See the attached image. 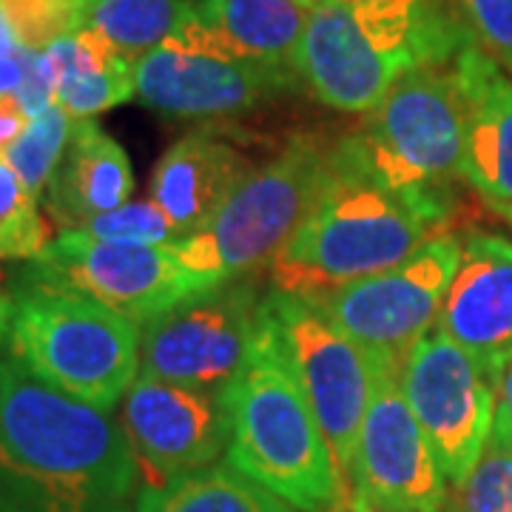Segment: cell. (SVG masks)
Returning a JSON list of instances; mask_svg holds the SVG:
<instances>
[{"mask_svg":"<svg viewBox=\"0 0 512 512\" xmlns=\"http://www.w3.org/2000/svg\"><path fill=\"white\" fill-rule=\"evenodd\" d=\"M137 476L123 421L0 353V512H128Z\"/></svg>","mask_w":512,"mask_h":512,"instance_id":"6da1fadb","label":"cell"},{"mask_svg":"<svg viewBox=\"0 0 512 512\" xmlns=\"http://www.w3.org/2000/svg\"><path fill=\"white\" fill-rule=\"evenodd\" d=\"M450 214L453 202L384 183L348 134L330 146L328 174L311 211L271 262L274 288L311 299L384 274L441 234Z\"/></svg>","mask_w":512,"mask_h":512,"instance_id":"7a4b0ae2","label":"cell"},{"mask_svg":"<svg viewBox=\"0 0 512 512\" xmlns=\"http://www.w3.org/2000/svg\"><path fill=\"white\" fill-rule=\"evenodd\" d=\"M220 402L234 470L299 512H330L345 501L336 458L265 305L251 353Z\"/></svg>","mask_w":512,"mask_h":512,"instance_id":"3957f363","label":"cell"},{"mask_svg":"<svg viewBox=\"0 0 512 512\" xmlns=\"http://www.w3.org/2000/svg\"><path fill=\"white\" fill-rule=\"evenodd\" d=\"M476 46L444 0L410 12L313 6L293 69L328 109L367 114L416 66L450 63Z\"/></svg>","mask_w":512,"mask_h":512,"instance_id":"277c9868","label":"cell"},{"mask_svg":"<svg viewBox=\"0 0 512 512\" xmlns=\"http://www.w3.org/2000/svg\"><path fill=\"white\" fill-rule=\"evenodd\" d=\"M9 296L6 353L43 384L111 413L140 373V325L63 288L23 282Z\"/></svg>","mask_w":512,"mask_h":512,"instance_id":"5b68a950","label":"cell"},{"mask_svg":"<svg viewBox=\"0 0 512 512\" xmlns=\"http://www.w3.org/2000/svg\"><path fill=\"white\" fill-rule=\"evenodd\" d=\"M330 148L313 134H293L268 163L256 165L214 220L177 251L194 274L217 282L254 276L271 265L311 211L328 174Z\"/></svg>","mask_w":512,"mask_h":512,"instance_id":"8992f818","label":"cell"},{"mask_svg":"<svg viewBox=\"0 0 512 512\" xmlns=\"http://www.w3.org/2000/svg\"><path fill=\"white\" fill-rule=\"evenodd\" d=\"M353 137L384 183L450 202L464 157V97L453 60L399 77Z\"/></svg>","mask_w":512,"mask_h":512,"instance_id":"52a82bcc","label":"cell"},{"mask_svg":"<svg viewBox=\"0 0 512 512\" xmlns=\"http://www.w3.org/2000/svg\"><path fill=\"white\" fill-rule=\"evenodd\" d=\"M262 305L328 439L342 487L348 484L350 490V470L367 407L373 402L379 376L396 367L373 359L305 296L274 288L262 296Z\"/></svg>","mask_w":512,"mask_h":512,"instance_id":"ba28073f","label":"cell"},{"mask_svg":"<svg viewBox=\"0 0 512 512\" xmlns=\"http://www.w3.org/2000/svg\"><path fill=\"white\" fill-rule=\"evenodd\" d=\"M458 259L461 239L441 231L396 268L311 296V302L373 359L402 370L407 353L436 328Z\"/></svg>","mask_w":512,"mask_h":512,"instance_id":"9c48e42d","label":"cell"},{"mask_svg":"<svg viewBox=\"0 0 512 512\" xmlns=\"http://www.w3.org/2000/svg\"><path fill=\"white\" fill-rule=\"evenodd\" d=\"M23 282L92 296L137 325L171 311L194 293L222 285L211 276L194 274L180 259L177 242H103L86 231H63L52 239L32 259Z\"/></svg>","mask_w":512,"mask_h":512,"instance_id":"30bf717a","label":"cell"},{"mask_svg":"<svg viewBox=\"0 0 512 512\" xmlns=\"http://www.w3.org/2000/svg\"><path fill=\"white\" fill-rule=\"evenodd\" d=\"M262 296L254 276L194 293L140 325V373L217 393L237 379L254 345Z\"/></svg>","mask_w":512,"mask_h":512,"instance_id":"8fae6325","label":"cell"},{"mask_svg":"<svg viewBox=\"0 0 512 512\" xmlns=\"http://www.w3.org/2000/svg\"><path fill=\"white\" fill-rule=\"evenodd\" d=\"M399 384L444 478L461 487L493 439L498 402L490 373L476 356L433 328L407 353Z\"/></svg>","mask_w":512,"mask_h":512,"instance_id":"7c38bea8","label":"cell"},{"mask_svg":"<svg viewBox=\"0 0 512 512\" xmlns=\"http://www.w3.org/2000/svg\"><path fill=\"white\" fill-rule=\"evenodd\" d=\"M302 86L282 66L185 52L163 43L134 60V94L148 109L177 120L234 117Z\"/></svg>","mask_w":512,"mask_h":512,"instance_id":"4fadbf2b","label":"cell"},{"mask_svg":"<svg viewBox=\"0 0 512 512\" xmlns=\"http://www.w3.org/2000/svg\"><path fill=\"white\" fill-rule=\"evenodd\" d=\"M350 493L399 510L441 512L447 504V478L404 399L399 370L379 376L359 430Z\"/></svg>","mask_w":512,"mask_h":512,"instance_id":"5bb4252c","label":"cell"},{"mask_svg":"<svg viewBox=\"0 0 512 512\" xmlns=\"http://www.w3.org/2000/svg\"><path fill=\"white\" fill-rule=\"evenodd\" d=\"M120 421L146 487L211 467L228 450L222 402L208 390L137 376Z\"/></svg>","mask_w":512,"mask_h":512,"instance_id":"9a60e30c","label":"cell"},{"mask_svg":"<svg viewBox=\"0 0 512 512\" xmlns=\"http://www.w3.org/2000/svg\"><path fill=\"white\" fill-rule=\"evenodd\" d=\"M436 328L476 356L493 379L512 350V242L473 231L461 239V259L444 296Z\"/></svg>","mask_w":512,"mask_h":512,"instance_id":"2e32d148","label":"cell"},{"mask_svg":"<svg viewBox=\"0 0 512 512\" xmlns=\"http://www.w3.org/2000/svg\"><path fill=\"white\" fill-rule=\"evenodd\" d=\"M311 9L305 0H188L180 29L165 43L185 52L293 69Z\"/></svg>","mask_w":512,"mask_h":512,"instance_id":"e0dca14e","label":"cell"},{"mask_svg":"<svg viewBox=\"0 0 512 512\" xmlns=\"http://www.w3.org/2000/svg\"><path fill=\"white\" fill-rule=\"evenodd\" d=\"M464 97L461 177L504 217L512 214V80L487 52L467 46L453 57Z\"/></svg>","mask_w":512,"mask_h":512,"instance_id":"ac0fdd59","label":"cell"},{"mask_svg":"<svg viewBox=\"0 0 512 512\" xmlns=\"http://www.w3.org/2000/svg\"><path fill=\"white\" fill-rule=\"evenodd\" d=\"M254 168V160L231 140L194 131L165 148L151 174V200L180 239L191 237L214 220Z\"/></svg>","mask_w":512,"mask_h":512,"instance_id":"d6986e66","label":"cell"},{"mask_svg":"<svg viewBox=\"0 0 512 512\" xmlns=\"http://www.w3.org/2000/svg\"><path fill=\"white\" fill-rule=\"evenodd\" d=\"M134 171L123 146L94 120H77L43 205L60 231H77L86 222L131 200Z\"/></svg>","mask_w":512,"mask_h":512,"instance_id":"ffe728a7","label":"cell"},{"mask_svg":"<svg viewBox=\"0 0 512 512\" xmlns=\"http://www.w3.org/2000/svg\"><path fill=\"white\" fill-rule=\"evenodd\" d=\"M43 55L55 72V106L74 120H92L134 97V60L92 29L60 37Z\"/></svg>","mask_w":512,"mask_h":512,"instance_id":"44dd1931","label":"cell"},{"mask_svg":"<svg viewBox=\"0 0 512 512\" xmlns=\"http://www.w3.org/2000/svg\"><path fill=\"white\" fill-rule=\"evenodd\" d=\"M134 512H296L271 490L242 476L231 464H211L171 478L157 487H140Z\"/></svg>","mask_w":512,"mask_h":512,"instance_id":"7402d4cb","label":"cell"},{"mask_svg":"<svg viewBox=\"0 0 512 512\" xmlns=\"http://www.w3.org/2000/svg\"><path fill=\"white\" fill-rule=\"evenodd\" d=\"M188 0H83V29L137 60L163 46L180 29Z\"/></svg>","mask_w":512,"mask_h":512,"instance_id":"603a6c76","label":"cell"},{"mask_svg":"<svg viewBox=\"0 0 512 512\" xmlns=\"http://www.w3.org/2000/svg\"><path fill=\"white\" fill-rule=\"evenodd\" d=\"M74 123L77 120L72 114H66L60 106H52L49 111L32 117L26 131L3 154V163L18 174L20 183L29 188V194L37 202L46 194L57 163L72 140Z\"/></svg>","mask_w":512,"mask_h":512,"instance_id":"cb8c5ba5","label":"cell"},{"mask_svg":"<svg viewBox=\"0 0 512 512\" xmlns=\"http://www.w3.org/2000/svg\"><path fill=\"white\" fill-rule=\"evenodd\" d=\"M49 242V222L40 214V202L0 160V259H37Z\"/></svg>","mask_w":512,"mask_h":512,"instance_id":"d4e9b609","label":"cell"},{"mask_svg":"<svg viewBox=\"0 0 512 512\" xmlns=\"http://www.w3.org/2000/svg\"><path fill=\"white\" fill-rule=\"evenodd\" d=\"M0 12L26 52H46L83 29V0H0Z\"/></svg>","mask_w":512,"mask_h":512,"instance_id":"484cf974","label":"cell"},{"mask_svg":"<svg viewBox=\"0 0 512 512\" xmlns=\"http://www.w3.org/2000/svg\"><path fill=\"white\" fill-rule=\"evenodd\" d=\"M461 512H512V444L498 430L461 487Z\"/></svg>","mask_w":512,"mask_h":512,"instance_id":"4316f807","label":"cell"},{"mask_svg":"<svg viewBox=\"0 0 512 512\" xmlns=\"http://www.w3.org/2000/svg\"><path fill=\"white\" fill-rule=\"evenodd\" d=\"M77 231H86L89 237L103 242H137V245H168L180 239L171 220L154 205V200H128L126 205L94 217Z\"/></svg>","mask_w":512,"mask_h":512,"instance_id":"83f0119b","label":"cell"},{"mask_svg":"<svg viewBox=\"0 0 512 512\" xmlns=\"http://www.w3.org/2000/svg\"><path fill=\"white\" fill-rule=\"evenodd\" d=\"M470 40L512 74V0H444Z\"/></svg>","mask_w":512,"mask_h":512,"instance_id":"f1b7e54d","label":"cell"},{"mask_svg":"<svg viewBox=\"0 0 512 512\" xmlns=\"http://www.w3.org/2000/svg\"><path fill=\"white\" fill-rule=\"evenodd\" d=\"M18 100L23 111L29 117H37L43 111H49L55 106V72L49 66V60L43 52H29L26 55V74H23V83H20Z\"/></svg>","mask_w":512,"mask_h":512,"instance_id":"f546056e","label":"cell"},{"mask_svg":"<svg viewBox=\"0 0 512 512\" xmlns=\"http://www.w3.org/2000/svg\"><path fill=\"white\" fill-rule=\"evenodd\" d=\"M495 384V427L512 436V350L493 373Z\"/></svg>","mask_w":512,"mask_h":512,"instance_id":"4dcf8cb0","label":"cell"},{"mask_svg":"<svg viewBox=\"0 0 512 512\" xmlns=\"http://www.w3.org/2000/svg\"><path fill=\"white\" fill-rule=\"evenodd\" d=\"M29 120H32V117L23 111L18 94H3V97H0V160H3V154L9 151V146L26 131Z\"/></svg>","mask_w":512,"mask_h":512,"instance_id":"1f68e13d","label":"cell"},{"mask_svg":"<svg viewBox=\"0 0 512 512\" xmlns=\"http://www.w3.org/2000/svg\"><path fill=\"white\" fill-rule=\"evenodd\" d=\"M311 6H353V9H382V12H410L427 0H305Z\"/></svg>","mask_w":512,"mask_h":512,"instance_id":"d6a6232c","label":"cell"},{"mask_svg":"<svg viewBox=\"0 0 512 512\" xmlns=\"http://www.w3.org/2000/svg\"><path fill=\"white\" fill-rule=\"evenodd\" d=\"M26 49H20L18 55L3 57L0 60V97L3 94H15L23 83V74H26Z\"/></svg>","mask_w":512,"mask_h":512,"instance_id":"836d02e7","label":"cell"},{"mask_svg":"<svg viewBox=\"0 0 512 512\" xmlns=\"http://www.w3.org/2000/svg\"><path fill=\"white\" fill-rule=\"evenodd\" d=\"M342 512H421V510H399V507H387V504H379V501L365 498V495L350 493L348 498L342 501Z\"/></svg>","mask_w":512,"mask_h":512,"instance_id":"e575fe53","label":"cell"},{"mask_svg":"<svg viewBox=\"0 0 512 512\" xmlns=\"http://www.w3.org/2000/svg\"><path fill=\"white\" fill-rule=\"evenodd\" d=\"M18 52H20L18 37H15V32H12V26H9L6 15L0 12V60H3V57L18 55Z\"/></svg>","mask_w":512,"mask_h":512,"instance_id":"d590c367","label":"cell"},{"mask_svg":"<svg viewBox=\"0 0 512 512\" xmlns=\"http://www.w3.org/2000/svg\"><path fill=\"white\" fill-rule=\"evenodd\" d=\"M9 308H12V296L0 293V348L6 342V328H9Z\"/></svg>","mask_w":512,"mask_h":512,"instance_id":"8d00e7d4","label":"cell"},{"mask_svg":"<svg viewBox=\"0 0 512 512\" xmlns=\"http://www.w3.org/2000/svg\"><path fill=\"white\" fill-rule=\"evenodd\" d=\"M493 430H498V427H493ZM498 433H501V436H504V439H507V441H510V444H512V436H507L504 430H498Z\"/></svg>","mask_w":512,"mask_h":512,"instance_id":"74e56055","label":"cell"},{"mask_svg":"<svg viewBox=\"0 0 512 512\" xmlns=\"http://www.w3.org/2000/svg\"><path fill=\"white\" fill-rule=\"evenodd\" d=\"M330 512H342V501H339V504H336V507H333Z\"/></svg>","mask_w":512,"mask_h":512,"instance_id":"f35d334b","label":"cell"},{"mask_svg":"<svg viewBox=\"0 0 512 512\" xmlns=\"http://www.w3.org/2000/svg\"><path fill=\"white\" fill-rule=\"evenodd\" d=\"M507 220H512V214H510V217H507Z\"/></svg>","mask_w":512,"mask_h":512,"instance_id":"ab89813d","label":"cell"}]
</instances>
